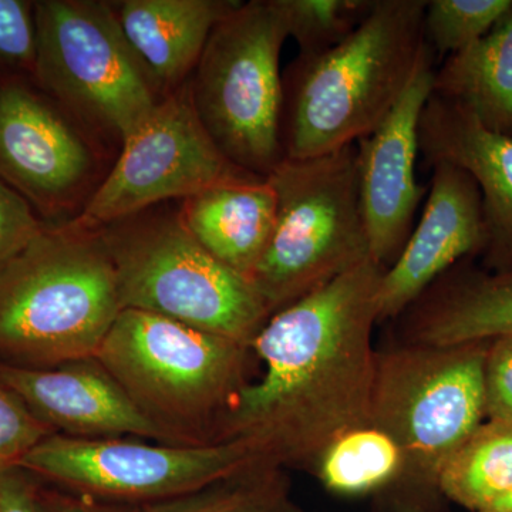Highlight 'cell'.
Masks as SVG:
<instances>
[{
    "label": "cell",
    "mask_w": 512,
    "mask_h": 512,
    "mask_svg": "<svg viewBox=\"0 0 512 512\" xmlns=\"http://www.w3.org/2000/svg\"><path fill=\"white\" fill-rule=\"evenodd\" d=\"M484 390L487 419L512 420V335L488 340Z\"/></svg>",
    "instance_id": "f1b7e54d"
},
{
    "label": "cell",
    "mask_w": 512,
    "mask_h": 512,
    "mask_svg": "<svg viewBox=\"0 0 512 512\" xmlns=\"http://www.w3.org/2000/svg\"><path fill=\"white\" fill-rule=\"evenodd\" d=\"M488 342L458 346L412 343L377 353L370 426L399 448V476L382 493L397 510L419 512L441 494L440 476L485 417Z\"/></svg>",
    "instance_id": "5b68a950"
},
{
    "label": "cell",
    "mask_w": 512,
    "mask_h": 512,
    "mask_svg": "<svg viewBox=\"0 0 512 512\" xmlns=\"http://www.w3.org/2000/svg\"><path fill=\"white\" fill-rule=\"evenodd\" d=\"M288 37L274 0L241 2L212 30L190 84L198 117L221 153L256 177L285 160L279 62Z\"/></svg>",
    "instance_id": "ba28073f"
},
{
    "label": "cell",
    "mask_w": 512,
    "mask_h": 512,
    "mask_svg": "<svg viewBox=\"0 0 512 512\" xmlns=\"http://www.w3.org/2000/svg\"><path fill=\"white\" fill-rule=\"evenodd\" d=\"M0 386L53 433L77 439L134 437L171 444L96 359L46 369L0 362Z\"/></svg>",
    "instance_id": "9a60e30c"
},
{
    "label": "cell",
    "mask_w": 512,
    "mask_h": 512,
    "mask_svg": "<svg viewBox=\"0 0 512 512\" xmlns=\"http://www.w3.org/2000/svg\"><path fill=\"white\" fill-rule=\"evenodd\" d=\"M433 93L512 136V6L487 35L436 67Z\"/></svg>",
    "instance_id": "ffe728a7"
},
{
    "label": "cell",
    "mask_w": 512,
    "mask_h": 512,
    "mask_svg": "<svg viewBox=\"0 0 512 512\" xmlns=\"http://www.w3.org/2000/svg\"><path fill=\"white\" fill-rule=\"evenodd\" d=\"M97 231L116 269L123 309L156 313L249 348L271 318L252 282L202 247L180 211H144Z\"/></svg>",
    "instance_id": "8992f818"
},
{
    "label": "cell",
    "mask_w": 512,
    "mask_h": 512,
    "mask_svg": "<svg viewBox=\"0 0 512 512\" xmlns=\"http://www.w3.org/2000/svg\"><path fill=\"white\" fill-rule=\"evenodd\" d=\"M483 512H512V490L510 493L501 497L500 500L495 501L491 507H488L487 510Z\"/></svg>",
    "instance_id": "1f68e13d"
},
{
    "label": "cell",
    "mask_w": 512,
    "mask_h": 512,
    "mask_svg": "<svg viewBox=\"0 0 512 512\" xmlns=\"http://www.w3.org/2000/svg\"><path fill=\"white\" fill-rule=\"evenodd\" d=\"M511 6L512 0H427V45L444 60L487 35Z\"/></svg>",
    "instance_id": "d4e9b609"
},
{
    "label": "cell",
    "mask_w": 512,
    "mask_h": 512,
    "mask_svg": "<svg viewBox=\"0 0 512 512\" xmlns=\"http://www.w3.org/2000/svg\"><path fill=\"white\" fill-rule=\"evenodd\" d=\"M93 168L86 141L19 77L0 79V180L40 212L73 200Z\"/></svg>",
    "instance_id": "4fadbf2b"
},
{
    "label": "cell",
    "mask_w": 512,
    "mask_h": 512,
    "mask_svg": "<svg viewBox=\"0 0 512 512\" xmlns=\"http://www.w3.org/2000/svg\"><path fill=\"white\" fill-rule=\"evenodd\" d=\"M45 227L32 205L0 180V271Z\"/></svg>",
    "instance_id": "83f0119b"
},
{
    "label": "cell",
    "mask_w": 512,
    "mask_h": 512,
    "mask_svg": "<svg viewBox=\"0 0 512 512\" xmlns=\"http://www.w3.org/2000/svg\"><path fill=\"white\" fill-rule=\"evenodd\" d=\"M35 19L40 86L90 126L126 140L161 99L113 3L42 0Z\"/></svg>",
    "instance_id": "9c48e42d"
},
{
    "label": "cell",
    "mask_w": 512,
    "mask_h": 512,
    "mask_svg": "<svg viewBox=\"0 0 512 512\" xmlns=\"http://www.w3.org/2000/svg\"><path fill=\"white\" fill-rule=\"evenodd\" d=\"M426 3L375 0L342 43L289 64L281 120L286 160L352 146L386 119L433 52L424 37Z\"/></svg>",
    "instance_id": "7a4b0ae2"
},
{
    "label": "cell",
    "mask_w": 512,
    "mask_h": 512,
    "mask_svg": "<svg viewBox=\"0 0 512 512\" xmlns=\"http://www.w3.org/2000/svg\"><path fill=\"white\" fill-rule=\"evenodd\" d=\"M237 0H126L113 3L134 53L164 87L183 86L207 46L212 30Z\"/></svg>",
    "instance_id": "ac0fdd59"
},
{
    "label": "cell",
    "mask_w": 512,
    "mask_h": 512,
    "mask_svg": "<svg viewBox=\"0 0 512 512\" xmlns=\"http://www.w3.org/2000/svg\"><path fill=\"white\" fill-rule=\"evenodd\" d=\"M473 259L448 269L404 312L412 343L458 346L512 335V268L487 271Z\"/></svg>",
    "instance_id": "e0dca14e"
},
{
    "label": "cell",
    "mask_w": 512,
    "mask_h": 512,
    "mask_svg": "<svg viewBox=\"0 0 512 512\" xmlns=\"http://www.w3.org/2000/svg\"><path fill=\"white\" fill-rule=\"evenodd\" d=\"M249 346L123 309L94 359L174 446L215 443L245 382Z\"/></svg>",
    "instance_id": "277c9868"
},
{
    "label": "cell",
    "mask_w": 512,
    "mask_h": 512,
    "mask_svg": "<svg viewBox=\"0 0 512 512\" xmlns=\"http://www.w3.org/2000/svg\"><path fill=\"white\" fill-rule=\"evenodd\" d=\"M138 512H302L285 468L256 461L191 493L141 505Z\"/></svg>",
    "instance_id": "7402d4cb"
},
{
    "label": "cell",
    "mask_w": 512,
    "mask_h": 512,
    "mask_svg": "<svg viewBox=\"0 0 512 512\" xmlns=\"http://www.w3.org/2000/svg\"><path fill=\"white\" fill-rule=\"evenodd\" d=\"M36 47L35 2L0 0V63L33 73Z\"/></svg>",
    "instance_id": "4316f807"
},
{
    "label": "cell",
    "mask_w": 512,
    "mask_h": 512,
    "mask_svg": "<svg viewBox=\"0 0 512 512\" xmlns=\"http://www.w3.org/2000/svg\"><path fill=\"white\" fill-rule=\"evenodd\" d=\"M512 490V420L483 421L441 471L443 497L483 512Z\"/></svg>",
    "instance_id": "44dd1931"
},
{
    "label": "cell",
    "mask_w": 512,
    "mask_h": 512,
    "mask_svg": "<svg viewBox=\"0 0 512 512\" xmlns=\"http://www.w3.org/2000/svg\"><path fill=\"white\" fill-rule=\"evenodd\" d=\"M402 456L386 433L367 426L349 431L325 451L313 473L332 493L384 491L399 476Z\"/></svg>",
    "instance_id": "603a6c76"
},
{
    "label": "cell",
    "mask_w": 512,
    "mask_h": 512,
    "mask_svg": "<svg viewBox=\"0 0 512 512\" xmlns=\"http://www.w3.org/2000/svg\"><path fill=\"white\" fill-rule=\"evenodd\" d=\"M53 433L33 416L15 394L0 386V470L19 467L40 443Z\"/></svg>",
    "instance_id": "484cf974"
},
{
    "label": "cell",
    "mask_w": 512,
    "mask_h": 512,
    "mask_svg": "<svg viewBox=\"0 0 512 512\" xmlns=\"http://www.w3.org/2000/svg\"><path fill=\"white\" fill-rule=\"evenodd\" d=\"M278 207L274 232L251 282L271 316L370 256L356 144L268 175Z\"/></svg>",
    "instance_id": "52a82bcc"
},
{
    "label": "cell",
    "mask_w": 512,
    "mask_h": 512,
    "mask_svg": "<svg viewBox=\"0 0 512 512\" xmlns=\"http://www.w3.org/2000/svg\"><path fill=\"white\" fill-rule=\"evenodd\" d=\"M20 467L0 470V512H47L42 488Z\"/></svg>",
    "instance_id": "f546056e"
},
{
    "label": "cell",
    "mask_w": 512,
    "mask_h": 512,
    "mask_svg": "<svg viewBox=\"0 0 512 512\" xmlns=\"http://www.w3.org/2000/svg\"><path fill=\"white\" fill-rule=\"evenodd\" d=\"M47 512H138L134 505L111 504L64 490H42Z\"/></svg>",
    "instance_id": "4dcf8cb0"
},
{
    "label": "cell",
    "mask_w": 512,
    "mask_h": 512,
    "mask_svg": "<svg viewBox=\"0 0 512 512\" xmlns=\"http://www.w3.org/2000/svg\"><path fill=\"white\" fill-rule=\"evenodd\" d=\"M434 53L417 70L402 99L356 143L360 204L370 256L389 268L412 234L427 188L417 181L420 120L433 92Z\"/></svg>",
    "instance_id": "7c38bea8"
},
{
    "label": "cell",
    "mask_w": 512,
    "mask_h": 512,
    "mask_svg": "<svg viewBox=\"0 0 512 512\" xmlns=\"http://www.w3.org/2000/svg\"><path fill=\"white\" fill-rule=\"evenodd\" d=\"M424 164L448 163L476 181L483 200L487 271L512 268V136L488 130L470 113L431 92L420 120Z\"/></svg>",
    "instance_id": "2e32d148"
},
{
    "label": "cell",
    "mask_w": 512,
    "mask_h": 512,
    "mask_svg": "<svg viewBox=\"0 0 512 512\" xmlns=\"http://www.w3.org/2000/svg\"><path fill=\"white\" fill-rule=\"evenodd\" d=\"M384 271L367 258L269 318L251 345L264 375L239 390L217 441H245L265 463L313 471L339 437L370 426Z\"/></svg>",
    "instance_id": "6da1fadb"
},
{
    "label": "cell",
    "mask_w": 512,
    "mask_h": 512,
    "mask_svg": "<svg viewBox=\"0 0 512 512\" xmlns=\"http://www.w3.org/2000/svg\"><path fill=\"white\" fill-rule=\"evenodd\" d=\"M256 461L261 457L241 440L174 446L55 433L40 441L19 467L69 493L141 507L191 493Z\"/></svg>",
    "instance_id": "30bf717a"
},
{
    "label": "cell",
    "mask_w": 512,
    "mask_h": 512,
    "mask_svg": "<svg viewBox=\"0 0 512 512\" xmlns=\"http://www.w3.org/2000/svg\"><path fill=\"white\" fill-rule=\"evenodd\" d=\"M299 55L332 49L355 32L375 0H274Z\"/></svg>",
    "instance_id": "cb8c5ba5"
},
{
    "label": "cell",
    "mask_w": 512,
    "mask_h": 512,
    "mask_svg": "<svg viewBox=\"0 0 512 512\" xmlns=\"http://www.w3.org/2000/svg\"><path fill=\"white\" fill-rule=\"evenodd\" d=\"M430 168L420 220L396 261L384 271L379 322L399 318L448 269L481 256L487 242L483 200L473 177L453 164Z\"/></svg>",
    "instance_id": "5bb4252c"
},
{
    "label": "cell",
    "mask_w": 512,
    "mask_h": 512,
    "mask_svg": "<svg viewBox=\"0 0 512 512\" xmlns=\"http://www.w3.org/2000/svg\"><path fill=\"white\" fill-rule=\"evenodd\" d=\"M121 311L100 232L45 224L0 271V362L46 369L94 359Z\"/></svg>",
    "instance_id": "3957f363"
},
{
    "label": "cell",
    "mask_w": 512,
    "mask_h": 512,
    "mask_svg": "<svg viewBox=\"0 0 512 512\" xmlns=\"http://www.w3.org/2000/svg\"><path fill=\"white\" fill-rule=\"evenodd\" d=\"M275 188L268 178L227 181L183 201L180 215L212 256L251 281L276 221Z\"/></svg>",
    "instance_id": "d6986e66"
},
{
    "label": "cell",
    "mask_w": 512,
    "mask_h": 512,
    "mask_svg": "<svg viewBox=\"0 0 512 512\" xmlns=\"http://www.w3.org/2000/svg\"><path fill=\"white\" fill-rule=\"evenodd\" d=\"M261 178L231 163L201 123L190 84L158 101L123 141L113 170L72 224L97 231L168 200H187L227 181Z\"/></svg>",
    "instance_id": "8fae6325"
}]
</instances>
